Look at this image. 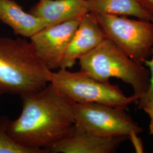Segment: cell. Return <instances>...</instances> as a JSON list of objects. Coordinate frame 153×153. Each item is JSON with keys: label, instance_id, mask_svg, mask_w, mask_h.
<instances>
[{"label": "cell", "instance_id": "cell-1", "mask_svg": "<svg viewBox=\"0 0 153 153\" xmlns=\"http://www.w3.org/2000/svg\"><path fill=\"white\" fill-rule=\"evenodd\" d=\"M21 98L22 112L9 121V135L23 146L49 153L74 125L75 103L50 83Z\"/></svg>", "mask_w": 153, "mask_h": 153}, {"label": "cell", "instance_id": "cell-2", "mask_svg": "<svg viewBox=\"0 0 153 153\" xmlns=\"http://www.w3.org/2000/svg\"><path fill=\"white\" fill-rule=\"evenodd\" d=\"M51 71L40 60L30 42L0 38V95L20 97L37 91L49 83Z\"/></svg>", "mask_w": 153, "mask_h": 153}, {"label": "cell", "instance_id": "cell-3", "mask_svg": "<svg viewBox=\"0 0 153 153\" xmlns=\"http://www.w3.org/2000/svg\"><path fill=\"white\" fill-rule=\"evenodd\" d=\"M78 61L81 71L99 81L109 82L114 78L131 86L137 101L148 93L149 69L131 59L108 39Z\"/></svg>", "mask_w": 153, "mask_h": 153}, {"label": "cell", "instance_id": "cell-4", "mask_svg": "<svg viewBox=\"0 0 153 153\" xmlns=\"http://www.w3.org/2000/svg\"><path fill=\"white\" fill-rule=\"evenodd\" d=\"M49 82L76 103H95L126 108L137 102L134 95L126 96L117 85L99 81L81 71L72 72L61 68L51 71Z\"/></svg>", "mask_w": 153, "mask_h": 153}, {"label": "cell", "instance_id": "cell-5", "mask_svg": "<svg viewBox=\"0 0 153 153\" xmlns=\"http://www.w3.org/2000/svg\"><path fill=\"white\" fill-rule=\"evenodd\" d=\"M96 16L107 38L138 63L148 62L153 49L152 21L104 14Z\"/></svg>", "mask_w": 153, "mask_h": 153}, {"label": "cell", "instance_id": "cell-6", "mask_svg": "<svg viewBox=\"0 0 153 153\" xmlns=\"http://www.w3.org/2000/svg\"><path fill=\"white\" fill-rule=\"evenodd\" d=\"M126 108L106 104L75 103V125L100 137H128L140 134L142 128L125 111Z\"/></svg>", "mask_w": 153, "mask_h": 153}, {"label": "cell", "instance_id": "cell-7", "mask_svg": "<svg viewBox=\"0 0 153 153\" xmlns=\"http://www.w3.org/2000/svg\"><path fill=\"white\" fill-rule=\"evenodd\" d=\"M79 21L72 20L46 27L30 38L39 58L49 71L60 69Z\"/></svg>", "mask_w": 153, "mask_h": 153}, {"label": "cell", "instance_id": "cell-8", "mask_svg": "<svg viewBox=\"0 0 153 153\" xmlns=\"http://www.w3.org/2000/svg\"><path fill=\"white\" fill-rule=\"evenodd\" d=\"M127 137L99 136L75 124L64 137L48 149L52 153H113Z\"/></svg>", "mask_w": 153, "mask_h": 153}, {"label": "cell", "instance_id": "cell-9", "mask_svg": "<svg viewBox=\"0 0 153 153\" xmlns=\"http://www.w3.org/2000/svg\"><path fill=\"white\" fill-rule=\"evenodd\" d=\"M106 38L96 14L88 12L80 19L66 51L60 69L73 67L76 61L95 49Z\"/></svg>", "mask_w": 153, "mask_h": 153}, {"label": "cell", "instance_id": "cell-10", "mask_svg": "<svg viewBox=\"0 0 153 153\" xmlns=\"http://www.w3.org/2000/svg\"><path fill=\"white\" fill-rule=\"evenodd\" d=\"M88 12L87 0H39L29 11L49 26L80 19Z\"/></svg>", "mask_w": 153, "mask_h": 153}, {"label": "cell", "instance_id": "cell-11", "mask_svg": "<svg viewBox=\"0 0 153 153\" xmlns=\"http://www.w3.org/2000/svg\"><path fill=\"white\" fill-rule=\"evenodd\" d=\"M0 21L11 28L16 35L29 39L49 26L45 21L24 11L14 0H0Z\"/></svg>", "mask_w": 153, "mask_h": 153}, {"label": "cell", "instance_id": "cell-12", "mask_svg": "<svg viewBox=\"0 0 153 153\" xmlns=\"http://www.w3.org/2000/svg\"><path fill=\"white\" fill-rule=\"evenodd\" d=\"M89 12L95 14L128 16L152 21L153 14L140 0H87Z\"/></svg>", "mask_w": 153, "mask_h": 153}, {"label": "cell", "instance_id": "cell-13", "mask_svg": "<svg viewBox=\"0 0 153 153\" xmlns=\"http://www.w3.org/2000/svg\"><path fill=\"white\" fill-rule=\"evenodd\" d=\"M9 121L7 116L0 117V153H45L41 150L26 148L15 141L7 133Z\"/></svg>", "mask_w": 153, "mask_h": 153}, {"label": "cell", "instance_id": "cell-14", "mask_svg": "<svg viewBox=\"0 0 153 153\" xmlns=\"http://www.w3.org/2000/svg\"><path fill=\"white\" fill-rule=\"evenodd\" d=\"M153 23V19L152 21ZM152 58L150 60L148 61L146 64H148L149 66V71L150 74V84L148 93H146L141 98L138 100V108L141 109L144 104H146L149 100L153 99V49L152 51Z\"/></svg>", "mask_w": 153, "mask_h": 153}, {"label": "cell", "instance_id": "cell-15", "mask_svg": "<svg viewBox=\"0 0 153 153\" xmlns=\"http://www.w3.org/2000/svg\"><path fill=\"white\" fill-rule=\"evenodd\" d=\"M139 134L131 133L128 137V139L130 140L134 148L135 152L137 153H142L144 152V146L142 140L138 136Z\"/></svg>", "mask_w": 153, "mask_h": 153}, {"label": "cell", "instance_id": "cell-16", "mask_svg": "<svg viewBox=\"0 0 153 153\" xmlns=\"http://www.w3.org/2000/svg\"><path fill=\"white\" fill-rule=\"evenodd\" d=\"M141 109H143L144 112L148 114V116L153 113V99L149 100L145 104L143 105Z\"/></svg>", "mask_w": 153, "mask_h": 153}, {"label": "cell", "instance_id": "cell-17", "mask_svg": "<svg viewBox=\"0 0 153 153\" xmlns=\"http://www.w3.org/2000/svg\"><path fill=\"white\" fill-rule=\"evenodd\" d=\"M143 5L153 14V0H140Z\"/></svg>", "mask_w": 153, "mask_h": 153}, {"label": "cell", "instance_id": "cell-18", "mask_svg": "<svg viewBox=\"0 0 153 153\" xmlns=\"http://www.w3.org/2000/svg\"><path fill=\"white\" fill-rule=\"evenodd\" d=\"M150 117V124H149V131L150 133L153 136V113L149 115Z\"/></svg>", "mask_w": 153, "mask_h": 153}]
</instances>
